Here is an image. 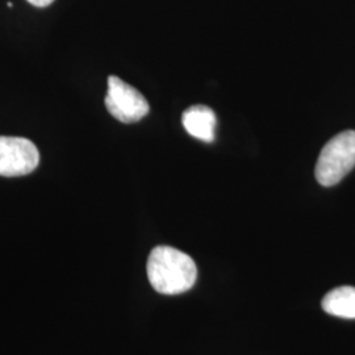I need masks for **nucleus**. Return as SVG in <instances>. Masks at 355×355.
Instances as JSON below:
<instances>
[{
  "mask_svg": "<svg viewBox=\"0 0 355 355\" xmlns=\"http://www.w3.org/2000/svg\"><path fill=\"white\" fill-rule=\"evenodd\" d=\"M182 124L187 133L198 140H215L216 114L209 107L192 105L182 114Z\"/></svg>",
  "mask_w": 355,
  "mask_h": 355,
  "instance_id": "nucleus-5",
  "label": "nucleus"
},
{
  "mask_svg": "<svg viewBox=\"0 0 355 355\" xmlns=\"http://www.w3.org/2000/svg\"><path fill=\"white\" fill-rule=\"evenodd\" d=\"M355 166V130H345L327 142L320 153L315 175L324 187L340 183Z\"/></svg>",
  "mask_w": 355,
  "mask_h": 355,
  "instance_id": "nucleus-2",
  "label": "nucleus"
},
{
  "mask_svg": "<svg viewBox=\"0 0 355 355\" xmlns=\"http://www.w3.org/2000/svg\"><path fill=\"white\" fill-rule=\"evenodd\" d=\"M29 4H32V6H35V7H38V8H44V7H48V6H51V3L54 1V0H26Z\"/></svg>",
  "mask_w": 355,
  "mask_h": 355,
  "instance_id": "nucleus-7",
  "label": "nucleus"
},
{
  "mask_svg": "<svg viewBox=\"0 0 355 355\" xmlns=\"http://www.w3.org/2000/svg\"><path fill=\"white\" fill-rule=\"evenodd\" d=\"M321 306L330 316L355 320V287L343 286L331 290L324 296Z\"/></svg>",
  "mask_w": 355,
  "mask_h": 355,
  "instance_id": "nucleus-6",
  "label": "nucleus"
},
{
  "mask_svg": "<svg viewBox=\"0 0 355 355\" xmlns=\"http://www.w3.org/2000/svg\"><path fill=\"white\" fill-rule=\"evenodd\" d=\"M146 271L153 288L162 295L189 291L198 278L193 259L171 246L154 248L148 258Z\"/></svg>",
  "mask_w": 355,
  "mask_h": 355,
  "instance_id": "nucleus-1",
  "label": "nucleus"
},
{
  "mask_svg": "<svg viewBox=\"0 0 355 355\" xmlns=\"http://www.w3.org/2000/svg\"><path fill=\"white\" fill-rule=\"evenodd\" d=\"M105 107L114 119L125 124L140 121L150 110L149 103L139 89L114 76L108 78Z\"/></svg>",
  "mask_w": 355,
  "mask_h": 355,
  "instance_id": "nucleus-3",
  "label": "nucleus"
},
{
  "mask_svg": "<svg viewBox=\"0 0 355 355\" xmlns=\"http://www.w3.org/2000/svg\"><path fill=\"white\" fill-rule=\"evenodd\" d=\"M40 165L37 146L24 137L0 136V177H23Z\"/></svg>",
  "mask_w": 355,
  "mask_h": 355,
  "instance_id": "nucleus-4",
  "label": "nucleus"
}]
</instances>
